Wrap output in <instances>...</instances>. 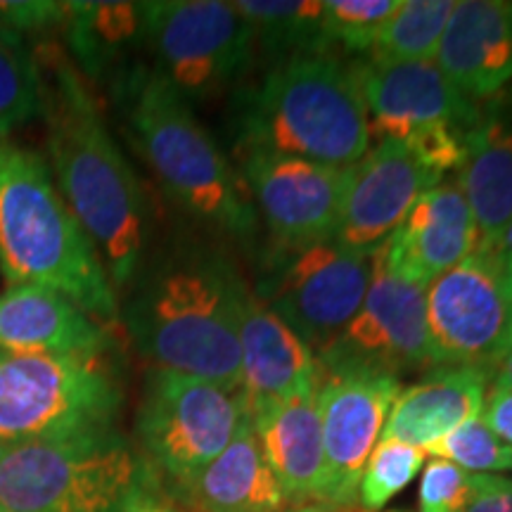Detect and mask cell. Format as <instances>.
Masks as SVG:
<instances>
[{"instance_id": "cell-1", "label": "cell", "mask_w": 512, "mask_h": 512, "mask_svg": "<svg viewBox=\"0 0 512 512\" xmlns=\"http://www.w3.org/2000/svg\"><path fill=\"white\" fill-rule=\"evenodd\" d=\"M41 69V117L57 190L93 242L114 290L138 278L145 254V195L86 79L64 55Z\"/></svg>"}, {"instance_id": "cell-2", "label": "cell", "mask_w": 512, "mask_h": 512, "mask_svg": "<svg viewBox=\"0 0 512 512\" xmlns=\"http://www.w3.org/2000/svg\"><path fill=\"white\" fill-rule=\"evenodd\" d=\"M242 287L245 278L219 249L176 247L138 278L126 330L152 368L240 389Z\"/></svg>"}, {"instance_id": "cell-3", "label": "cell", "mask_w": 512, "mask_h": 512, "mask_svg": "<svg viewBox=\"0 0 512 512\" xmlns=\"http://www.w3.org/2000/svg\"><path fill=\"white\" fill-rule=\"evenodd\" d=\"M238 150L354 166L370 150L358 64L316 53L268 64L235 100Z\"/></svg>"}, {"instance_id": "cell-4", "label": "cell", "mask_w": 512, "mask_h": 512, "mask_svg": "<svg viewBox=\"0 0 512 512\" xmlns=\"http://www.w3.org/2000/svg\"><path fill=\"white\" fill-rule=\"evenodd\" d=\"M0 271L8 285L50 287L100 323H117V290L48 164L8 138H0Z\"/></svg>"}, {"instance_id": "cell-5", "label": "cell", "mask_w": 512, "mask_h": 512, "mask_svg": "<svg viewBox=\"0 0 512 512\" xmlns=\"http://www.w3.org/2000/svg\"><path fill=\"white\" fill-rule=\"evenodd\" d=\"M112 88L140 155L169 200L202 226L238 240L254 238L259 214L252 197L192 114L190 102L143 64H136Z\"/></svg>"}, {"instance_id": "cell-6", "label": "cell", "mask_w": 512, "mask_h": 512, "mask_svg": "<svg viewBox=\"0 0 512 512\" xmlns=\"http://www.w3.org/2000/svg\"><path fill=\"white\" fill-rule=\"evenodd\" d=\"M0 503L12 512H155L164 486L140 448L112 427L0 444Z\"/></svg>"}, {"instance_id": "cell-7", "label": "cell", "mask_w": 512, "mask_h": 512, "mask_svg": "<svg viewBox=\"0 0 512 512\" xmlns=\"http://www.w3.org/2000/svg\"><path fill=\"white\" fill-rule=\"evenodd\" d=\"M121 403L112 351L69 356L0 351V444L112 430Z\"/></svg>"}, {"instance_id": "cell-8", "label": "cell", "mask_w": 512, "mask_h": 512, "mask_svg": "<svg viewBox=\"0 0 512 512\" xmlns=\"http://www.w3.org/2000/svg\"><path fill=\"white\" fill-rule=\"evenodd\" d=\"M247 413L242 389L152 368L136 418L138 448L176 496L233 441Z\"/></svg>"}, {"instance_id": "cell-9", "label": "cell", "mask_w": 512, "mask_h": 512, "mask_svg": "<svg viewBox=\"0 0 512 512\" xmlns=\"http://www.w3.org/2000/svg\"><path fill=\"white\" fill-rule=\"evenodd\" d=\"M370 280L373 254L349 252L335 240L271 245L252 292L318 356L361 309Z\"/></svg>"}, {"instance_id": "cell-10", "label": "cell", "mask_w": 512, "mask_h": 512, "mask_svg": "<svg viewBox=\"0 0 512 512\" xmlns=\"http://www.w3.org/2000/svg\"><path fill=\"white\" fill-rule=\"evenodd\" d=\"M145 48L152 69L185 100H207L247 74L254 36L226 0L143 3Z\"/></svg>"}, {"instance_id": "cell-11", "label": "cell", "mask_w": 512, "mask_h": 512, "mask_svg": "<svg viewBox=\"0 0 512 512\" xmlns=\"http://www.w3.org/2000/svg\"><path fill=\"white\" fill-rule=\"evenodd\" d=\"M432 366H472L494 373L512 347V264L494 242L427 287Z\"/></svg>"}, {"instance_id": "cell-12", "label": "cell", "mask_w": 512, "mask_h": 512, "mask_svg": "<svg viewBox=\"0 0 512 512\" xmlns=\"http://www.w3.org/2000/svg\"><path fill=\"white\" fill-rule=\"evenodd\" d=\"M318 358L320 373H377L399 377L430 370L427 287L387 271L382 252L373 254V280L361 309Z\"/></svg>"}, {"instance_id": "cell-13", "label": "cell", "mask_w": 512, "mask_h": 512, "mask_svg": "<svg viewBox=\"0 0 512 512\" xmlns=\"http://www.w3.org/2000/svg\"><path fill=\"white\" fill-rule=\"evenodd\" d=\"M240 178L266 221L273 245L304 247L337 238L351 166L238 150Z\"/></svg>"}, {"instance_id": "cell-14", "label": "cell", "mask_w": 512, "mask_h": 512, "mask_svg": "<svg viewBox=\"0 0 512 512\" xmlns=\"http://www.w3.org/2000/svg\"><path fill=\"white\" fill-rule=\"evenodd\" d=\"M401 380L377 373H320L318 413L323 432V503L351 508L363 467L380 444Z\"/></svg>"}, {"instance_id": "cell-15", "label": "cell", "mask_w": 512, "mask_h": 512, "mask_svg": "<svg viewBox=\"0 0 512 512\" xmlns=\"http://www.w3.org/2000/svg\"><path fill=\"white\" fill-rule=\"evenodd\" d=\"M370 140H403L437 126L470 131L479 105L467 100L434 62H358Z\"/></svg>"}, {"instance_id": "cell-16", "label": "cell", "mask_w": 512, "mask_h": 512, "mask_svg": "<svg viewBox=\"0 0 512 512\" xmlns=\"http://www.w3.org/2000/svg\"><path fill=\"white\" fill-rule=\"evenodd\" d=\"M444 181L406 143L384 140L351 166L337 245L349 252L375 254L406 219L422 192Z\"/></svg>"}, {"instance_id": "cell-17", "label": "cell", "mask_w": 512, "mask_h": 512, "mask_svg": "<svg viewBox=\"0 0 512 512\" xmlns=\"http://www.w3.org/2000/svg\"><path fill=\"white\" fill-rule=\"evenodd\" d=\"M479 245V228L458 181H441L413 204L399 228L380 247L389 273L430 287L465 261Z\"/></svg>"}, {"instance_id": "cell-18", "label": "cell", "mask_w": 512, "mask_h": 512, "mask_svg": "<svg viewBox=\"0 0 512 512\" xmlns=\"http://www.w3.org/2000/svg\"><path fill=\"white\" fill-rule=\"evenodd\" d=\"M242 394L247 406L318 392L320 368L313 349L245 283L238 306Z\"/></svg>"}, {"instance_id": "cell-19", "label": "cell", "mask_w": 512, "mask_h": 512, "mask_svg": "<svg viewBox=\"0 0 512 512\" xmlns=\"http://www.w3.org/2000/svg\"><path fill=\"white\" fill-rule=\"evenodd\" d=\"M0 351L27 356L107 354L110 325L50 287L19 283L0 294Z\"/></svg>"}, {"instance_id": "cell-20", "label": "cell", "mask_w": 512, "mask_h": 512, "mask_svg": "<svg viewBox=\"0 0 512 512\" xmlns=\"http://www.w3.org/2000/svg\"><path fill=\"white\" fill-rule=\"evenodd\" d=\"M437 67L475 105L503 93L512 81L510 3L463 0L453 5Z\"/></svg>"}, {"instance_id": "cell-21", "label": "cell", "mask_w": 512, "mask_h": 512, "mask_svg": "<svg viewBox=\"0 0 512 512\" xmlns=\"http://www.w3.org/2000/svg\"><path fill=\"white\" fill-rule=\"evenodd\" d=\"M249 422L268 467L290 505L323 503V432L318 392L249 403Z\"/></svg>"}, {"instance_id": "cell-22", "label": "cell", "mask_w": 512, "mask_h": 512, "mask_svg": "<svg viewBox=\"0 0 512 512\" xmlns=\"http://www.w3.org/2000/svg\"><path fill=\"white\" fill-rule=\"evenodd\" d=\"M458 185L475 214L479 242H496L512 223V95L508 91L479 105L465 136Z\"/></svg>"}, {"instance_id": "cell-23", "label": "cell", "mask_w": 512, "mask_h": 512, "mask_svg": "<svg viewBox=\"0 0 512 512\" xmlns=\"http://www.w3.org/2000/svg\"><path fill=\"white\" fill-rule=\"evenodd\" d=\"M489 387L491 373L484 368L434 366L396 396L382 439L427 451L456 427L482 418Z\"/></svg>"}, {"instance_id": "cell-24", "label": "cell", "mask_w": 512, "mask_h": 512, "mask_svg": "<svg viewBox=\"0 0 512 512\" xmlns=\"http://www.w3.org/2000/svg\"><path fill=\"white\" fill-rule=\"evenodd\" d=\"M176 496L200 512H283L290 508L261 453L249 413L233 441Z\"/></svg>"}, {"instance_id": "cell-25", "label": "cell", "mask_w": 512, "mask_h": 512, "mask_svg": "<svg viewBox=\"0 0 512 512\" xmlns=\"http://www.w3.org/2000/svg\"><path fill=\"white\" fill-rule=\"evenodd\" d=\"M62 31L83 79L114 86L145 46L143 3H67Z\"/></svg>"}, {"instance_id": "cell-26", "label": "cell", "mask_w": 512, "mask_h": 512, "mask_svg": "<svg viewBox=\"0 0 512 512\" xmlns=\"http://www.w3.org/2000/svg\"><path fill=\"white\" fill-rule=\"evenodd\" d=\"M266 60L332 53L318 0H240L235 3Z\"/></svg>"}, {"instance_id": "cell-27", "label": "cell", "mask_w": 512, "mask_h": 512, "mask_svg": "<svg viewBox=\"0 0 512 512\" xmlns=\"http://www.w3.org/2000/svg\"><path fill=\"white\" fill-rule=\"evenodd\" d=\"M451 0H401L370 50L373 62H434L453 10Z\"/></svg>"}, {"instance_id": "cell-28", "label": "cell", "mask_w": 512, "mask_h": 512, "mask_svg": "<svg viewBox=\"0 0 512 512\" xmlns=\"http://www.w3.org/2000/svg\"><path fill=\"white\" fill-rule=\"evenodd\" d=\"M41 117V69L24 38L0 29V138Z\"/></svg>"}, {"instance_id": "cell-29", "label": "cell", "mask_w": 512, "mask_h": 512, "mask_svg": "<svg viewBox=\"0 0 512 512\" xmlns=\"http://www.w3.org/2000/svg\"><path fill=\"white\" fill-rule=\"evenodd\" d=\"M425 451L394 439H380L363 467L356 491V505L363 512H380L418 477Z\"/></svg>"}, {"instance_id": "cell-30", "label": "cell", "mask_w": 512, "mask_h": 512, "mask_svg": "<svg viewBox=\"0 0 512 512\" xmlns=\"http://www.w3.org/2000/svg\"><path fill=\"white\" fill-rule=\"evenodd\" d=\"M401 0H323V22L330 46L344 53L370 55L377 31L399 10Z\"/></svg>"}, {"instance_id": "cell-31", "label": "cell", "mask_w": 512, "mask_h": 512, "mask_svg": "<svg viewBox=\"0 0 512 512\" xmlns=\"http://www.w3.org/2000/svg\"><path fill=\"white\" fill-rule=\"evenodd\" d=\"M425 453L434 458L448 460V463L463 467L465 472H477V475H491V472L512 470V446L496 437L482 418L465 422L441 437Z\"/></svg>"}, {"instance_id": "cell-32", "label": "cell", "mask_w": 512, "mask_h": 512, "mask_svg": "<svg viewBox=\"0 0 512 512\" xmlns=\"http://www.w3.org/2000/svg\"><path fill=\"white\" fill-rule=\"evenodd\" d=\"M472 475L463 467L434 458L427 463L420 482V512H460L470 494Z\"/></svg>"}, {"instance_id": "cell-33", "label": "cell", "mask_w": 512, "mask_h": 512, "mask_svg": "<svg viewBox=\"0 0 512 512\" xmlns=\"http://www.w3.org/2000/svg\"><path fill=\"white\" fill-rule=\"evenodd\" d=\"M67 3L55 0H3L0 3V29L27 41V36L62 29Z\"/></svg>"}, {"instance_id": "cell-34", "label": "cell", "mask_w": 512, "mask_h": 512, "mask_svg": "<svg viewBox=\"0 0 512 512\" xmlns=\"http://www.w3.org/2000/svg\"><path fill=\"white\" fill-rule=\"evenodd\" d=\"M460 512H512V479L472 475L470 494Z\"/></svg>"}, {"instance_id": "cell-35", "label": "cell", "mask_w": 512, "mask_h": 512, "mask_svg": "<svg viewBox=\"0 0 512 512\" xmlns=\"http://www.w3.org/2000/svg\"><path fill=\"white\" fill-rule=\"evenodd\" d=\"M482 422L498 439L512 446V392H496V389H491L484 401Z\"/></svg>"}, {"instance_id": "cell-36", "label": "cell", "mask_w": 512, "mask_h": 512, "mask_svg": "<svg viewBox=\"0 0 512 512\" xmlns=\"http://www.w3.org/2000/svg\"><path fill=\"white\" fill-rule=\"evenodd\" d=\"M496 392H512V347L505 351V356L496 363L494 373H491V387Z\"/></svg>"}, {"instance_id": "cell-37", "label": "cell", "mask_w": 512, "mask_h": 512, "mask_svg": "<svg viewBox=\"0 0 512 512\" xmlns=\"http://www.w3.org/2000/svg\"><path fill=\"white\" fill-rule=\"evenodd\" d=\"M283 512H363L356 505L351 508H342V505H328V503H309V505H290Z\"/></svg>"}, {"instance_id": "cell-38", "label": "cell", "mask_w": 512, "mask_h": 512, "mask_svg": "<svg viewBox=\"0 0 512 512\" xmlns=\"http://www.w3.org/2000/svg\"><path fill=\"white\" fill-rule=\"evenodd\" d=\"M494 245L498 247V252H501L505 259H508L512 264V223L503 230V235L494 242Z\"/></svg>"}, {"instance_id": "cell-39", "label": "cell", "mask_w": 512, "mask_h": 512, "mask_svg": "<svg viewBox=\"0 0 512 512\" xmlns=\"http://www.w3.org/2000/svg\"><path fill=\"white\" fill-rule=\"evenodd\" d=\"M155 512H188V510H178V508H169V505H162V508H157Z\"/></svg>"}, {"instance_id": "cell-40", "label": "cell", "mask_w": 512, "mask_h": 512, "mask_svg": "<svg viewBox=\"0 0 512 512\" xmlns=\"http://www.w3.org/2000/svg\"><path fill=\"white\" fill-rule=\"evenodd\" d=\"M510 22H512V3H510ZM505 91H508V93L512 95V86H508V88H505Z\"/></svg>"}, {"instance_id": "cell-41", "label": "cell", "mask_w": 512, "mask_h": 512, "mask_svg": "<svg viewBox=\"0 0 512 512\" xmlns=\"http://www.w3.org/2000/svg\"><path fill=\"white\" fill-rule=\"evenodd\" d=\"M0 512H12V510H8L3 503H0Z\"/></svg>"}, {"instance_id": "cell-42", "label": "cell", "mask_w": 512, "mask_h": 512, "mask_svg": "<svg viewBox=\"0 0 512 512\" xmlns=\"http://www.w3.org/2000/svg\"><path fill=\"white\" fill-rule=\"evenodd\" d=\"M392 512H401V510H392Z\"/></svg>"}]
</instances>
